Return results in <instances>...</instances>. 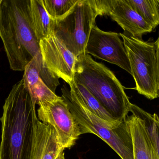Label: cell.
Returning <instances> with one entry per match:
<instances>
[{"instance_id":"cell-7","label":"cell","mask_w":159,"mask_h":159,"mask_svg":"<svg viewBox=\"0 0 159 159\" xmlns=\"http://www.w3.org/2000/svg\"><path fill=\"white\" fill-rule=\"evenodd\" d=\"M38 105L39 120L53 126L63 149L70 148L81 134L67 103L61 97L56 101L40 102Z\"/></svg>"},{"instance_id":"cell-5","label":"cell","mask_w":159,"mask_h":159,"mask_svg":"<svg viewBox=\"0 0 159 159\" xmlns=\"http://www.w3.org/2000/svg\"><path fill=\"white\" fill-rule=\"evenodd\" d=\"M123 39L136 87L140 94L148 99L159 97V39L144 41L125 33H120Z\"/></svg>"},{"instance_id":"cell-3","label":"cell","mask_w":159,"mask_h":159,"mask_svg":"<svg viewBox=\"0 0 159 159\" xmlns=\"http://www.w3.org/2000/svg\"><path fill=\"white\" fill-rule=\"evenodd\" d=\"M73 80L84 86L114 119L125 120L131 102L109 69L84 54L77 57Z\"/></svg>"},{"instance_id":"cell-14","label":"cell","mask_w":159,"mask_h":159,"mask_svg":"<svg viewBox=\"0 0 159 159\" xmlns=\"http://www.w3.org/2000/svg\"><path fill=\"white\" fill-rule=\"evenodd\" d=\"M69 85L70 87V93L93 114L115 125H118L121 122L114 119L82 84L73 80Z\"/></svg>"},{"instance_id":"cell-11","label":"cell","mask_w":159,"mask_h":159,"mask_svg":"<svg viewBox=\"0 0 159 159\" xmlns=\"http://www.w3.org/2000/svg\"><path fill=\"white\" fill-rule=\"evenodd\" d=\"M133 143V159H159L146 130L143 121L133 113L125 119Z\"/></svg>"},{"instance_id":"cell-10","label":"cell","mask_w":159,"mask_h":159,"mask_svg":"<svg viewBox=\"0 0 159 159\" xmlns=\"http://www.w3.org/2000/svg\"><path fill=\"white\" fill-rule=\"evenodd\" d=\"M109 15L123 29L124 33L135 38L142 39L143 34L153 30L125 0H113Z\"/></svg>"},{"instance_id":"cell-8","label":"cell","mask_w":159,"mask_h":159,"mask_svg":"<svg viewBox=\"0 0 159 159\" xmlns=\"http://www.w3.org/2000/svg\"><path fill=\"white\" fill-rule=\"evenodd\" d=\"M85 53L116 65L131 74L126 50L118 33L103 31L95 24L86 43Z\"/></svg>"},{"instance_id":"cell-21","label":"cell","mask_w":159,"mask_h":159,"mask_svg":"<svg viewBox=\"0 0 159 159\" xmlns=\"http://www.w3.org/2000/svg\"><path fill=\"white\" fill-rule=\"evenodd\" d=\"M2 1V0H0V5H1V3Z\"/></svg>"},{"instance_id":"cell-18","label":"cell","mask_w":159,"mask_h":159,"mask_svg":"<svg viewBox=\"0 0 159 159\" xmlns=\"http://www.w3.org/2000/svg\"><path fill=\"white\" fill-rule=\"evenodd\" d=\"M78 0H42L43 5L51 20L58 21L64 18Z\"/></svg>"},{"instance_id":"cell-4","label":"cell","mask_w":159,"mask_h":159,"mask_svg":"<svg viewBox=\"0 0 159 159\" xmlns=\"http://www.w3.org/2000/svg\"><path fill=\"white\" fill-rule=\"evenodd\" d=\"M62 96L80 128L81 134H92L107 144L121 159H133V143L125 121L118 125L98 118L70 93L67 87L62 88Z\"/></svg>"},{"instance_id":"cell-9","label":"cell","mask_w":159,"mask_h":159,"mask_svg":"<svg viewBox=\"0 0 159 159\" xmlns=\"http://www.w3.org/2000/svg\"><path fill=\"white\" fill-rule=\"evenodd\" d=\"M40 50L43 62L50 71L68 84L73 81L77 57L52 32L40 40Z\"/></svg>"},{"instance_id":"cell-12","label":"cell","mask_w":159,"mask_h":159,"mask_svg":"<svg viewBox=\"0 0 159 159\" xmlns=\"http://www.w3.org/2000/svg\"><path fill=\"white\" fill-rule=\"evenodd\" d=\"M54 128L38 119L36 125L33 159H56L64 151Z\"/></svg>"},{"instance_id":"cell-13","label":"cell","mask_w":159,"mask_h":159,"mask_svg":"<svg viewBox=\"0 0 159 159\" xmlns=\"http://www.w3.org/2000/svg\"><path fill=\"white\" fill-rule=\"evenodd\" d=\"M40 55L41 54L37 55L26 66L22 79L35 105L40 102H52L61 98L48 88L39 75L38 62Z\"/></svg>"},{"instance_id":"cell-19","label":"cell","mask_w":159,"mask_h":159,"mask_svg":"<svg viewBox=\"0 0 159 159\" xmlns=\"http://www.w3.org/2000/svg\"><path fill=\"white\" fill-rule=\"evenodd\" d=\"M98 13V16L109 15L112 5L113 0H90Z\"/></svg>"},{"instance_id":"cell-17","label":"cell","mask_w":159,"mask_h":159,"mask_svg":"<svg viewBox=\"0 0 159 159\" xmlns=\"http://www.w3.org/2000/svg\"><path fill=\"white\" fill-rule=\"evenodd\" d=\"M129 112L139 117L143 121L146 130L152 146L157 153L159 151V121L158 115L148 113L141 108L131 103Z\"/></svg>"},{"instance_id":"cell-1","label":"cell","mask_w":159,"mask_h":159,"mask_svg":"<svg viewBox=\"0 0 159 159\" xmlns=\"http://www.w3.org/2000/svg\"><path fill=\"white\" fill-rule=\"evenodd\" d=\"M35 106L22 79L3 105L0 159H33L38 120Z\"/></svg>"},{"instance_id":"cell-20","label":"cell","mask_w":159,"mask_h":159,"mask_svg":"<svg viewBox=\"0 0 159 159\" xmlns=\"http://www.w3.org/2000/svg\"><path fill=\"white\" fill-rule=\"evenodd\" d=\"M56 159H65V153L64 151L61 152L57 157Z\"/></svg>"},{"instance_id":"cell-2","label":"cell","mask_w":159,"mask_h":159,"mask_svg":"<svg viewBox=\"0 0 159 159\" xmlns=\"http://www.w3.org/2000/svg\"><path fill=\"white\" fill-rule=\"evenodd\" d=\"M30 0H2L0 5V38L11 69L24 71L41 54L39 41L33 29Z\"/></svg>"},{"instance_id":"cell-6","label":"cell","mask_w":159,"mask_h":159,"mask_svg":"<svg viewBox=\"0 0 159 159\" xmlns=\"http://www.w3.org/2000/svg\"><path fill=\"white\" fill-rule=\"evenodd\" d=\"M98 16L90 0H78L64 18L58 21L52 20V31L78 57L85 54L86 43Z\"/></svg>"},{"instance_id":"cell-16","label":"cell","mask_w":159,"mask_h":159,"mask_svg":"<svg viewBox=\"0 0 159 159\" xmlns=\"http://www.w3.org/2000/svg\"><path fill=\"white\" fill-rule=\"evenodd\" d=\"M154 29L159 24V0H125Z\"/></svg>"},{"instance_id":"cell-15","label":"cell","mask_w":159,"mask_h":159,"mask_svg":"<svg viewBox=\"0 0 159 159\" xmlns=\"http://www.w3.org/2000/svg\"><path fill=\"white\" fill-rule=\"evenodd\" d=\"M30 12L33 29L40 41L52 32L53 21L46 13L42 0H30Z\"/></svg>"}]
</instances>
